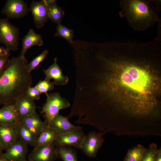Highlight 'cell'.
<instances>
[{
	"mask_svg": "<svg viewBox=\"0 0 161 161\" xmlns=\"http://www.w3.org/2000/svg\"><path fill=\"white\" fill-rule=\"evenodd\" d=\"M148 42L114 41L98 47L91 58L83 88L86 97L101 109L114 102L136 115H147L158 104L161 80L158 63L148 57Z\"/></svg>",
	"mask_w": 161,
	"mask_h": 161,
	"instance_id": "obj_1",
	"label": "cell"
},
{
	"mask_svg": "<svg viewBox=\"0 0 161 161\" xmlns=\"http://www.w3.org/2000/svg\"><path fill=\"white\" fill-rule=\"evenodd\" d=\"M28 64L26 58L20 56L9 59L0 75V105L14 104L31 86L32 78Z\"/></svg>",
	"mask_w": 161,
	"mask_h": 161,
	"instance_id": "obj_2",
	"label": "cell"
},
{
	"mask_svg": "<svg viewBox=\"0 0 161 161\" xmlns=\"http://www.w3.org/2000/svg\"><path fill=\"white\" fill-rule=\"evenodd\" d=\"M118 2L120 16L125 18L129 26L135 31H145L161 21L160 11L151 0H120Z\"/></svg>",
	"mask_w": 161,
	"mask_h": 161,
	"instance_id": "obj_3",
	"label": "cell"
},
{
	"mask_svg": "<svg viewBox=\"0 0 161 161\" xmlns=\"http://www.w3.org/2000/svg\"><path fill=\"white\" fill-rule=\"evenodd\" d=\"M19 28L10 22L7 18H0V42L8 51H15L18 49Z\"/></svg>",
	"mask_w": 161,
	"mask_h": 161,
	"instance_id": "obj_4",
	"label": "cell"
},
{
	"mask_svg": "<svg viewBox=\"0 0 161 161\" xmlns=\"http://www.w3.org/2000/svg\"><path fill=\"white\" fill-rule=\"evenodd\" d=\"M47 97L41 114H45V121L49 125L52 119L59 114L60 111L69 107L70 104L68 100L62 97L59 92L50 93Z\"/></svg>",
	"mask_w": 161,
	"mask_h": 161,
	"instance_id": "obj_5",
	"label": "cell"
},
{
	"mask_svg": "<svg viewBox=\"0 0 161 161\" xmlns=\"http://www.w3.org/2000/svg\"><path fill=\"white\" fill-rule=\"evenodd\" d=\"M105 133L91 131L85 135L80 149L89 157H95L104 141L103 136Z\"/></svg>",
	"mask_w": 161,
	"mask_h": 161,
	"instance_id": "obj_6",
	"label": "cell"
},
{
	"mask_svg": "<svg viewBox=\"0 0 161 161\" xmlns=\"http://www.w3.org/2000/svg\"><path fill=\"white\" fill-rule=\"evenodd\" d=\"M30 9L26 1L22 0H7L1 10L7 18L18 19L27 15Z\"/></svg>",
	"mask_w": 161,
	"mask_h": 161,
	"instance_id": "obj_7",
	"label": "cell"
},
{
	"mask_svg": "<svg viewBox=\"0 0 161 161\" xmlns=\"http://www.w3.org/2000/svg\"><path fill=\"white\" fill-rule=\"evenodd\" d=\"M28 145L18 139L5 150L0 158L10 161H25L28 152Z\"/></svg>",
	"mask_w": 161,
	"mask_h": 161,
	"instance_id": "obj_8",
	"label": "cell"
},
{
	"mask_svg": "<svg viewBox=\"0 0 161 161\" xmlns=\"http://www.w3.org/2000/svg\"><path fill=\"white\" fill-rule=\"evenodd\" d=\"M54 143L34 148L29 154V161H55L57 158Z\"/></svg>",
	"mask_w": 161,
	"mask_h": 161,
	"instance_id": "obj_9",
	"label": "cell"
},
{
	"mask_svg": "<svg viewBox=\"0 0 161 161\" xmlns=\"http://www.w3.org/2000/svg\"><path fill=\"white\" fill-rule=\"evenodd\" d=\"M30 9L33 17L35 27L38 28L42 27L49 19L45 0L32 1Z\"/></svg>",
	"mask_w": 161,
	"mask_h": 161,
	"instance_id": "obj_10",
	"label": "cell"
},
{
	"mask_svg": "<svg viewBox=\"0 0 161 161\" xmlns=\"http://www.w3.org/2000/svg\"><path fill=\"white\" fill-rule=\"evenodd\" d=\"M85 135L82 130L58 134L54 144L56 147L68 146L80 149Z\"/></svg>",
	"mask_w": 161,
	"mask_h": 161,
	"instance_id": "obj_11",
	"label": "cell"
},
{
	"mask_svg": "<svg viewBox=\"0 0 161 161\" xmlns=\"http://www.w3.org/2000/svg\"><path fill=\"white\" fill-rule=\"evenodd\" d=\"M58 134H63L82 130V127L71 123L68 117L59 114L55 116L49 125Z\"/></svg>",
	"mask_w": 161,
	"mask_h": 161,
	"instance_id": "obj_12",
	"label": "cell"
},
{
	"mask_svg": "<svg viewBox=\"0 0 161 161\" xmlns=\"http://www.w3.org/2000/svg\"><path fill=\"white\" fill-rule=\"evenodd\" d=\"M17 126L0 125V143L4 150L18 139Z\"/></svg>",
	"mask_w": 161,
	"mask_h": 161,
	"instance_id": "obj_13",
	"label": "cell"
},
{
	"mask_svg": "<svg viewBox=\"0 0 161 161\" xmlns=\"http://www.w3.org/2000/svg\"><path fill=\"white\" fill-rule=\"evenodd\" d=\"M57 62V58L55 57L53 63L47 69H43L46 76L45 79L48 80L53 79V82L56 85H66L68 83L69 78L67 76L64 75Z\"/></svg>",
	"mask_w": 161,
	"mask_h": 161,
	"instance_id": "obj_14",
	"label": "cell"
},
{
	"mask_svg": "<svg viewBox=\"0 0 161 161\" xmlns=\"http://www.w3.org/2000/svg\"><path fill=\"white\" fill-rule=\"evenodd\" d=\"M20 122L37 137L48 125L46 121H43L36 112L20 120Z\"/></svg>",
	"mask_w": 161,
	"mask_h": 161,
	"instance_id": "obj_15",
	"label": "cell"
},
{
	"mask_svg": "<svg viewBox=\"0 0 161 161\" xmlns=\"http://www.w3.org/2000/svg\"><path fill=\"white\" fill-rule=\"evenodd\" d=\"M14 104L20 120L33 113L37 108L34 101L25 95L17 100Z\"/></svg>",
	"mask_w": 161,
	"mask_h": 161,
	"instance_id": "obj_16",
	"label": "cell"
},
{
	"mask_svg": "<svg viewBox=\"0 0 161 161\" xmlns=\"http://www.w3.org/2000/svg\"><path fill=\"white\" fill-rule=\"evenodd\" d=\"M20 122L14 104L4 105L0 109V125H17Z\"/></svg>",
	"mask_w": 161,
	"mask_h": 161,
	"instance_id": "obj_17",
	"label": "cell"
},
{
	"mask_svg": "<svg viewBox=\"0 0 161 161\" xmlns=\"http://www.w3.org/2000/svg\"><path fill=\"white\" fill-rule=\"evenodd\" d=\"M22 40V49L19 56L24 58L29 48L34 46H41L43 44L42 36L37 34L33 29L29 30Z\"/></svg>",
	"mask_w": 161,
	"mask_h": 161,
	"instance_id": "obj_18",
	"label": "cell"
},
{
	"mask_svg": "<svg viewBox=\"0 0 161 161\" xmlns=\"http://www.w3.org/2000/svg\"><path fill=\"white\" fill-rule=\"evenodd\" d=\"M58 134L48 125L38 137L34 148L54 143Z\"/></svg>",
	"mask_w": 161,
	"mask_h": 161,
	"instance_id": "obj_19",
	"label": "cell"
},
{
	"mask_svg": "<svg viewBox=\"0 0 161 161\" xmlns=\"http://www.w3.org/2000/svg\"><path fill=\"white\" fill-rule=\"evenodd\" d=\"M49 19L53 23L61 24L64 14V11L56 4L55 0H45Z\"/></svg>",
	"mask_w": 161,
	"mask_h": 161,
	"instance_id": "obj_20",
	"label": "cell"
},
{
	"mask_svg": "<svg viewBox=\"0 0 161 161\" xmlns=\"http://www.w3.org/2000/svg\"><path fill=\"white\" fill-rule=\"evenodd\" d=\"M17 129L18 139L35 147L38 137L20 122L17 125Z\"/></svg>",
	"mask_w": 161,
	"mask_h": 161,
	"instance_id": "obj_21",
	"label": "cell"
},
{
	"mask_svg": "<svg viewBox=\"0 0 161 161\" xmlns=\"http://www.w3.org/2000/svg\"><path fill=\"white\" fill-rule=\"evenodd\" d=\"M56 153L57 157L63 161H78L76 151L71 146L56 147Z\"/></svg>",
	"mask_w": 161,
	"mask_h": 161,
	"instance_id": "obj_22",
	"label": "cell"
},
{
	"mask_svg": "<svg viewBox=\"0 0 161 161\" xmlns=\"http://www.w3.org/2000/svg\"><path fill=\"white\" fill-rule=\"evenodd\" d=\"M147 148L141 145H138L129 149L124 161H141Z\"/></svg>",
	"mask_w": 161,
	"mask_h": 161,
	"instance_id": "obj_23",
	"label": "cell"
},
{
	"mask_svg": "<svg viewBox=\"0 0 161 161\" xmlns=\"http://www.w3.org/2000/svg\"><path fill=\"white\" fill-rule=\"evenodd\" d=\"M56 32L55 35L60 37L66 40L71 44L73 42V38L74 36V31L69 29L61 24H57L56 27Z\"/></svg>",
	"mask_w": 161,
	"mask_h": 161,
	"instance_id": "obj_24",
	"label": "cell"
},
{
	"mask_svg": "<svg viewBox=\"0 0 161 161\" xmlns=\"http://www.w3.org/2000/svg\"><path fill=\"white\" fill-rule=\"evenodd\" d=\"M35 86L41 94L45 93L47 97L48 96L47 92L54 89V84L50 80L45 79L40 80Z\"/></svg>",
	"mask_w": 161,
	"mask_h": 161,
	"instance_id": "obj_25",
	"label": "cell"
},
{
	"mask_svg": "<svg viewBox=\"0 0 161 161\" xmlns=\"http://www.w3.org/2000/svg\"><path fill=\"white\" fill-rule=\"evenodd\" d=\"M49 51L47 49L44 50L40 54L34 58L27 65L28 71L31 72L46 57Z\"/></svg>",
	"mask_w": 161,
	"mask_h": 161,
	"instance_id": "obj_26",
	"label": "cell"
},
{
	"mask_svg": "<svg viewBox=\"0 0 161 161\" xmlns=\"http://www.w3.org/2000/svg\"><path fill=\"white\" fill-rule=\"evenodd\" d=\"M155 143H151L149 147L146 149L141 161H156V155L158 149Z\"/></svg>",
	"mask_w": 161,
	"mask_h": 161,
	"instance_id": "obj_27",
	"label": "cell"
},
{
	"mask_svg": "<svg viewBox=\"0 0 161 161\" xmlns=\"http://www.w3.org/2000/svg\"><path fill=\"white\" fill-rule=\"evenodd\" d=\"M41 93L35 87H30L27 90L25 96L28 98L33 100H38L40 98Z\"/></svg>",
	"mask_w": 161,
	"mask_h": 161,
	"instance_id": "obj_28",
	"label": "cell"
},
{
	"mask_svg": "<svg viewBox=\"0 0 161 161\" xmlns=\"http://www.w3.org/2000/svg\"><path fill=\"white\" fill-rule=\"evenodd\" d=\"M9 56H0V75L5 67L9 60Z\"/></svg>",
	"mask_w": 161,
	"mask_h": 161,
	"instance_id": "obj_29",
	"label": "cell"
},
{
	"mask_svg": "<svg viewBox=\"0 0 161 161\" xmlns=\"http://www.w3.org/2000/svg\"><path fill=\"white\" fill-rule=\"evenodd\" d=\"M151 2L154 6L160 12L161 10V1L160 0H151Z\"/></svg>",
	"mask_w": 161,
	"mask_h": 161,
	"instance_id": "obj_30",
	"label": "cell"
},
{
	"mask_svg": "<svg viewBox=\"0 0 161 161\" xmlns=\"http://www.w3.org/2000/svg\"><path fill=\"white\" fill-rule=\"evenodd\" d=\"M10 51L7 50L6 48L3 47H0V56H9Z\"/></svg>",
	"mask_w": 161,
	"mask_h": 161,
	"instance_id": "obj_31",
	"label": "cell"
},
{
	"mask_svg": "<svg viewBox=\"0 0 161 161\" xmlns=\"http://www.w3.org/2000/svg\"><path fill=\"white\" fill-rule=\"evenodd\" d=\"M156 38L161 41V21L158 22L157 35Z\"/></svg>",
	"mask_w": 161,
	"mask_h": 161,
	"instance_id": "obj_32",
	"label": "cell"
},
{
	"mask_svg": "<svg viewBox=\"0 0 161 161\" xmlns=\"http://www.w3.org/2000/svg\"><path fill=\"white\" fill-rule=\"evenodd\" d=\"M156 161H161V149H158L156 155Z\"/></svg>",
	"mask_w": 161,
	"mask_h": 161,
	"instance_id": "obj_33",
	"label": "cell"
},
{
	"mask_svg": "<svg viewBox=\"0 0 161 161\" xmlns=\"http://www.w3.org/2000/svg\"><path fill=\"white\" fill-rule=\"evenodd\" d=\"M3 150L4 149H3V148L1 145L0 143V157H1L3 152Z\"/></svg>",
	"mask_w": 161,
	"mask_h": 161,
	"instance_id": "obj_34",
	"label": "cell"
},
{
	"mask_svg": "<svg viewBox=\"0 0 161 161\" xmlns=\"http://www.w3.org/2000/svg\"><path fill=\"white\" fill-rule=\"evenodd\" d=\"M0 161H10L5 160L1 159V158H0ZM25 161H29L28 160H27Z\"/></svg>",
	"mask_w": 161,
	"mask_h": 161,
	"instance_id": "obj_35",
	"label": "cell"
}]
</instances>
